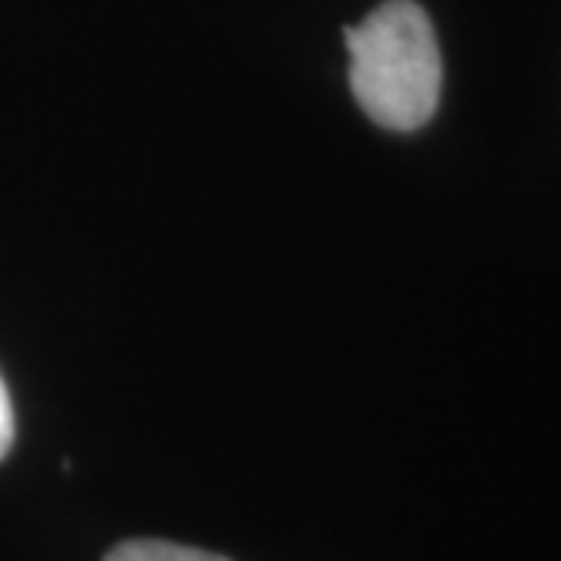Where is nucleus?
Listing matches in <instances>:
<instances>
[{
    "mask_svg": "<svg viewBox=\"0 0 561 561\" xmlns=\"http://www.w3.org/2000/svg\"><path fill=\"white\" fill-rule=\"evenodd\" d=\"M343 35L350 84L368 119L387 131H419L434 119L443 60L434 25L419 3L387 0Z\"/></svg>",
    "mask_w": 561,
    "mask_h": 561,
    "instance_id": "1",
    "label": "nucleus"
},
{
    "mask_svg": "<svg viewBox=\"0 0 561 561\" xmlns=\"http://www.w3.org/2000/svg\"><path fill=\"white\" fill-rule=\"evenodd\" d=\"M106 561H228L216 552H203L194 546H179L165 540H128L119 542Z\"/></svg>",
    "mask_w": 561,
    "mask_h": 561,
    "instance_id": "2",
    "label": "nucleus"
},
{
    "mask_svg": "<svg viewBox=\"0 0 561 561\" xmlns=\"http://www.w3.org/2000/svg\"><path fill=\"white\" fill-rule=\"evenodd\" d=\"M13 434H16V427H13V405H10V393H7L3 378H0V459L10 453Z\"/></svg>",
    "mask_w": 561,
    "mask_h": 561,
    "instance_id": "3",
    "label": "nucleus"
}]
</instances>
